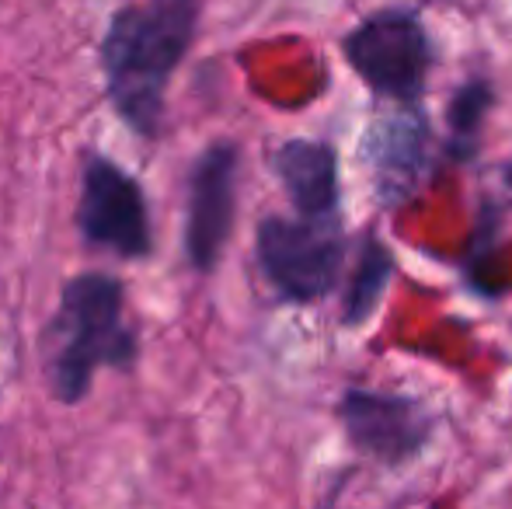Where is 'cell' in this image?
Here are the masks:
<instances>
[{
    "label": "cell",
    "instance_id": "6da1fadb",
    "mask_svg": "<svg viewBox=\"0 0 512 509\" xmlns=\"http://www.w3.org/2000/svg\"><path fill=\"white\" fill-rule=\"evenodd\" d=\"M199 0H140L112 14L102 42L112 109L140 136L161 126L164 91L196 35Z\"/></svg>",
    "mask_w": 512,
    "mask_h": 509
},
{
    "label": "cell",
    "instance_id": "7a4b0ae2",
    "mask_svg": "<svg viewBox=\"0 0 512 509\" xmlns=\"http://www.w3.org/2000/svg\"><path fill=\"white\" fill-rule=\"evenodd\" d=\"M136 332L126 321V290L108 272H81L63 286L60 311L46 328V377L63 405L88 394L98 367L129 370Z\"/></svg>",
    "mask_w": 512,
    "mask_h": 509
},
{
    "label": "cell",
    "instance_id": "3957f363",
    "mask_svg": "<svg viewBox=\"0 0 512 509\" xmlns=\"http://www.w3.org/2000/svg\"><path fill=\"white\" fill-rule=\"evenodd\" d=\"M342 53L356 77L377 98L415 105L436 63L432 35L408 7H380L342 39Z\"/></svg>",
    "mask_w": 512,
    "mask_h": 509
},
{
    "label": "cell",
    "instance_id": "277c9868",
    "mask_svg": "<svg viewBox=\"0 0 512 509\" xmlns=\"http://www.w3.org/2000/svg\"><path fill=\"white\" fill-rule=\"evenodd\" d=\"M258 265L262 276L276 286L279 297L293 304L324 300L342 279L345 234L342 220L314 217H265L258 224Z\"/></svg>",
    "mask_w": 512,
    "mask_h": 509
},
{
    "label": "cell",
    "instance_id": "5b68a950",
    "mask_svg": "<svg viewBox=\"0 0 512 509\" xmlns=\"http://www.w3.org/2000/svg\"><path fill=\"white\" fill-rule=\"evenodd\" d=\"M77 231L88 245L119 258H147L154 248L147 196L140 182L112 157L91 154L84 164Z\"/></svg>",
    "mask_w": 512,
    "mask_h": 509
},
{
    "label": "cell",
    "instance_id": "8992f818",
    "mask_svg": "<svg viewBox=\"0 0 512 509\" xmlns=\"http://www.w3.org/2000/svg\"><path fill=\"white\" fill-rule=\"evenodd\" d=\"M338 419L352 447L384 468L415 461L432 436V415L425 401L401 391L349 387L338 401Z\"/></svg>",
    "mask_w": 512,
    "mask_h": 509
},
{
    "label": "cell",
    "instance_id": "52a82bcc",
    "mask_svg": "<svg viewBox=\"0 0 512 509\" xmlns=\"http://www.w3.org/2000/svg\"><path fill=\"white\" fill-rule=\"evenodd\" d=\"M237 178L241 150L237 143H209L189 171V217H185V252L192 269H216L237 217Z\"/></svg>",
    "mask_w": 512,
    "mask_h": 509
},
{
    "label": "cell",
    "instance_id": "ba28073f",
    "mask_svg": "<svg viewBox=\"0 0 512 509\" xmlns=\"http://www.w3.org/2000/svg\"><path fill=\"white\" fill-rule=\"evenodd\" d=\"M363 157L373 171L377 192L387 206L405 203L422 185L425 171L432 168V129L429 119L408 105L405 112L380 119L366 129Z\"/></svg>",
    "mask_w": 512,
    "mask_h": 509
},
{
    "label": "cell",
    "instance_id": "9c48e42d",
    "mask_svg": "<svg viewBox=\"0 0 512 509\" xmlns=\"http://www.w3.org/2000/svg\"><path fill=\"white\" fill-rule=\"evenodd\" d=\"M272 168L300 217L342 220V182H338L335 147L321 140H286L272 154Z\"/></svg>",
    "mask_w": 512,
    "mask_h": 509
},
{
    "label": "cell",
    "instance_id": "30bf717a",
    "mask_svg": "<svg viewBox=\"0 0 512 509\" xmlns=\"http://www.w3.org/2000/svg\"><path fill=\"white\" fill-rule=\"evenodd\" d=\"M394 279V255L391 248L380 238L366 234L359 241V255H356V269L349 276V286H345L342 297V321L349 328L366 325V321L377 314L380 300H384L387 286Z\"/></svg>",
    "mask_w": 512,
    "mask_h": 509
},
{
    "label": "cell",
    "instance_id": "8fae6325",
    "mask_svg": "<svg viewBox=\"0 0 512 509\" xmlns=\"http://www.w3.org/2000/svg\"><path fill=\"white\" fill-rule=\"evenodd\" d=\"M495 105V91L485 77H474L464 88L453 95L450 109H446V126H450V143H446V154L453 161H467V157L478 150L481 143V129L485 119Z\"/></svg>",
    "mask_w": 512,
    "mask_h": 509
},
{
    "label": "cell",
    "instance_id": "7c38bea8",
    "mask_svg": "<svg viewBox=\"0 0 512 509\" xmlns=\"http://www.w3.org/2000/svg\"><path fill=\"white\" fill-rule=\"evenodd\" d=\"M495 182H499V189H502V196L512 203V161L509 164H502L499 168V175H495Z\"/></svg>",
    "mask_w": 512,
    "mask_h": 509
}]
</instances>
